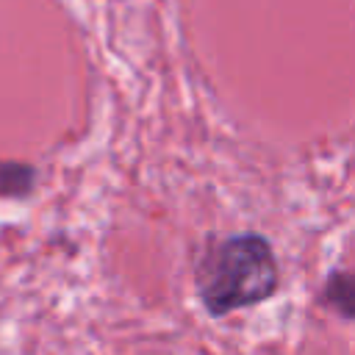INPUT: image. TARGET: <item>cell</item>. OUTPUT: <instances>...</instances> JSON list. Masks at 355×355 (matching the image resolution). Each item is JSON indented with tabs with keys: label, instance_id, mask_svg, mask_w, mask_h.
Here are the masks:
<instances>
[{
	"label": "cell",
	"instance_id": "1",
	"mask_svg": "<svg viewBox=\"0 0 355 355\" xmlns=\"http://www.w3.org/2000/svg\"><path fill=\"white\" fill-rule=\"evenodd\" d=\"M197 294L211 316L258 305L277 291V261L269 239L239 233L205 247L197 263Z\"/></svg>",
	"mask_w": 355,
	"mask_h": 355
},
{
	"label": "cell",
	"instance_id": "2",
	"mask_svg": "<svg viewBox=\"0 0 355 355\" xmlns=\"http://www.w3.org/2000/svg\"><path fill=\"white\" fill-rule=\"evenodd\" d=\"M36 186V169L22 161H0V197L22 200Z\"/></svg>",
	"mask_w": 355,
	"mask_h": 355
},
{
	"label": "cell",
	"instance_id": "3",
	"mask_svg": "<svg viewBox=\"0 0 355 355\" xmlns=\"http://www.w3.org/2000/svg\"><path fill=\"white\" fill-rule=\"evenodd\" d=\"M355 283H352V275L347 269L341 272H333L324 283V300L327 305L341 316V319H352V311H355Z\"/></svg>",
	"mask_w": 355,
	"mask_h": 355
}]
</instances>
